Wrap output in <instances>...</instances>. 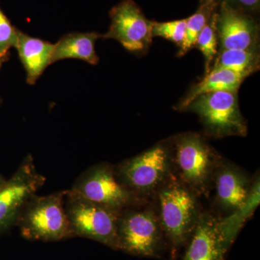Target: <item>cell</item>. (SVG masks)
Segmentation results:
<instances>
[{"label":"cell","mask_w":260,"mask_h":260,"mask_svg":"<svg viewBox=\"0 0 260 260\" xmlns=\"http://www.w3.org/2000/svg\"><path fill=\"white\" fill-rule=\"evenodd\" d=\"M259 50H220L211 69L223 68L248 77L259 69Z\"/></svg>","instance_id":"ac0fdd59"},{"label":"cell","mask_w":260,"mask_h":260,"mask_svg":"<svg viewBox=\"0 0 260 260\" xmlns=\"http://www.w3.org/2000/svg\"><path fill=\"white\" fill-rule=\"evenodd\" d=\"M7 181L5 180L4 178L2 177L1 175H0V189H2V188L3 187V186H5V184H6Z\"/></svg>","instance_id":"d4e9b609"},{"label":"cell","mask_w":260,"mask_h":260,"mask_svg":"<svg viewBox=\"0 0 260 260\" xmlns=\"http://www.w3.org/2000/svg\"><path fill=\"white\" fill-rule=\"evenodd\" d=\"M54 44L19 30L16 49L26 71L27 83L34 85L51 64Z\"/></svg>","instance_id":"5bb4252c"},{"label":"cell","mask_w":260,"mask_h":260,"mask_svg":"<svg viewBox=\"0 0 260 260\" xmlns=\"http://www.w3.org/2000/svg\"><path fill=\"white\" fill-rule=\"evenodd\" d=\"M119 250L140 257L162 259L169 254L153 202H144L122 210L117 225Z\"/></svg>","instance_id":"7a4b0ae2"},{"label":"cell","mask_w":260,"mask_h":260,"mask_svg":"<svg viewBox=\"0 0 260 260\" xmlns=\"http://www.w3.org/2000/svg\"><path fill=\"white\" fill-rule=\"evenodd\" d=\"M186 19L173 21L153 22V37H162L180 47L185 35Z\"/></svg>","instance_id":"44dd1931"},{"label":"cell","mask_w":260,"mask_h":260,"mask_svg":"<svg viewBox=\"0 0 260 260\" xmlns=\"http://www.w3.org/2000/svg\"><path fill=\"white\" fill-rule=\"evenodd\" d=\"M220 50H259V28L250 14L220 1L215 12Z\"/></svg>","instance_id":"7c38bea8"},{"label":"cell","mask_w":260,"mask_h":260,"mask_svg":"<svg viewBox=\"0 0 260 260\" xmlns=\"http://www.w3.org/2000/svg\"><path fill=\"white\" fill-rule=\"evenodd\" d=\"M64 207L75 237L86 238L119 250L117 225L120 212L66 191Z\"/></svg>","instance_id":"52a82bcc"},{"label":"cell","mask_w":260,"mask_h":260,"mask_svg":"<svg viewBox=\"0 0 260 260\" xmlns=\"http://www.w3.org/2000/svg\"><path fill=\"white\" fill-rule=\"evenodd\" d=\"M0 64H1V63H0Z\"/></svg>","instance_id":"484cf974"},{"label":"cell","mask_w":260,"mask_h":260,"mask_svg":"<svg viewBox=\"0 0 260 260\" xmlns=\"http://www.w3.org/2000/svg\"><path fill=\"white\" fill-rule=\"evenodd\" d=\"M229 249L220 217L211 210H203L181 260H225Z\"/></svg>","instance_id":"4fadbf2b"},{"label":"cell","mask_w":260,"mask_h":260,"mask_svg":"<svg viewBox=\"0 0 260 260\" xmlns=\"http://www.w3.org/2000/svg\"><path fill=\"white\" fill-rule=\"evenodd\" d=\"M259 174H256L249 198L239 208L229 216L220 218L222 231L228 246L231 248L242 230L246 220L254 213L259 205Z\"/></svg>","instance_id":"e0dca14e"},{"label":"cell","mask_w":260,"mask_h":260,"mask_svg":"<svg viewBox=\"0 0 260 260\" xmlns=\"http://www.w3.org/2000/svg\"><path fill=\"white\" fill-rule=\"evenodd\" d=\"M218 5H200L194 14L186 18L185 35L181 44L178 56L186 54L192 48L195 47L197 39L200 32L209 21L212 15Z\"/></svg>","instance_id":"d6986e66"},{"label":"cell","mask_w":260,"mask_h":260,"mask_svg":"<svg viewBox=\"0 0 260 260\" xmlns=\"http://www.w3.org/2000/svg\"><path fill=\"white\" fill-rule=\"evenodd\" d=\"M119 181L135 198L150 201L173 174L171 139L126 159L114 167Z\"/></svg>","instance_id":"3957f363"},{"label":"cell","mask_w":260,"mask_h":260,"mask_svg":"<svg viewBox=\"0 0 260 260\" xmlns=\"http://www.w3.org/2000/svg\"><path fill=\"white\" fill-rule=\"evenodd\" d=\"M18 32L0 8V63L8 57L12 47L16 48Z\"/></svg>","instance_id":"7402d4cb"},{"label":"cell","mask_w":260,"mask_h":260,"mask_svg":"<svg viewBox=\"0 0 260 260\" xmlns=\"http://www.w3.org/2000/svg\"><path fill=\"white\" fill-rule=\"evenodd\" d=\"M228 3L233 8L251 14L259 9L260 0H220Z\"/></svg>","instance_id":"603a6c76"},{"label":"cell","mask_w":260,"mask_h":260,"mask_svg":"<svg viewBox=\"0 0 260 260\" xmlns=\"http://www.w3.org/2000/svg\"><path fill=\"white\" fill-rule=\"evenodd\" d=\"M216 10L214 11L209 21L200 32L195 44V47L199 49L204 56L205 74H208L211 70L212 63L213 62L215 56L218 54L217 48H218V40L216 28H215Z\"/></svg>","instance_id":"ffe728a7"},{"label":"cell","mask_w":260,"mask_h":260,"mask_svg":"<svg viewBox=\"0 0 260 260\" xmlns=\"http://www.w3.org/2000/svg\"><path fill=\"white\" fill-rule=\"evenodd\" d=\"M68 191L118 212L144 203L135 198L121 184L116 177L114 166L108 162H101L89 168Z\"/></svg>","instance_id":"ba28073f"},{"label":"cell","mask_w":260,"mask_h":260,"mask_svg":"<svg viewBox=\"0 0 260 260\" xmlns=\"http://www.w3.org/2000/svg\"><path fill=\"white\" fill-rule=\"evenodd\" d=\"M45 180L29 155L0 189V232L16 225L24 205L44 185Z\"/></svg>","instance_id":"30bf717a"},{"label":"cell","mask_w":260,"mask_h":260,"mask_svg":"<svg viewBox=\"0 0 260 260\" xmlns=\"http://www.w3.org/2000/svg\"><path fill=\"white\" fill-rule=\"evenodd\" d=\"M66 191L46 196L34 195L17 220L22 236L31 241L56 242L75 237L64 207Z\"/></svg>","instance_id":"5b68a950"},{"label":"cell","mask_w":260,"mask_h":260,"mask_svg":"<svg viewBox=\"0 0 260 260\" xmlns=\"http://www.w3.org/2000/svg\"><path fill=\"white\" fill-rule=\"evenodd\" d=\"M199 116L205 134L213 138L246 137L248 127L241 112L238 93L218 91L203 94L184 109Z\"/></svg>","instance_id":"8992f818"},{"label":"cell","mask_w":260,"mask_h":260,"mask_svg":"<svg viewBox=\"0 0 260 260\" xmlns=\"http://www.w3.org/2000/svg\"><path fill=\"white\" fill-rule=\"evenodd\" d=\"M111 25L104 39H114L126 50L144 52L153 40V21H150L133 0H122L109 13Z\"/></svg>","instance_id":"9c48e42d"},{"label":"cell","mask_w":260,"mask_h":260,"mask_svg":"<svg viewBox=\"0 0 260 260\" xmlns=\"http://www.w3.org/2000/svg\"><path fill=\"white\" fill-rule=\"evenodd\" d=\"M171 140L173 174L200 197L208 196L223 157L198 133H182Z\"/></svg>","instance_id":"277c9868"},{"label":"cell","mask_w":260,"mask_h":260,"mask_svg":"<svg viewBox=\"0 0 260 260\" xmlns=\"http://www.w3.org/2000/svg\"><path fill=\"white\" fill-rule=\"evenodd\" d=\"M102 35L96 32H75L66 34L54 44L51 64L67 59H80L95 65L99 58L95 43Z\"/></svg>","instance_id":"9a60e30c"},{"label":"cell","mask_w":260,"mask_h":260,"mask_svg":"<svg viewBox=\"0 0 260 260\" xmlns=\"http://www.w3.org/2000/svg\"><path fill=\"white\" fill-rule=\"evenodd\" d=\"M247 77L223 68H212L204 78L191 87L189 93L178 104L177 110L184 109L195 99L203 94L218 91L238 93L241 85Z\"/></svg>","instance_id":"2e32d148"},{"label":"cell","mask_w":260,"mask_h":260,"mask_svg":"<svg viewBox=\"0 0 260 260\" xmlns=\"http://www.w3.org/2000/svg\"><path fill=\"white\" fill-rule=\"evenodd\" d=\"M254 179L223 157L214 172L210 186L209 192L213 191L212 211L224 218L239 209L249 198Z\"/></svg>","instance_id":"8fae6325"},{"label":"cell","mask_w":260,"mask_h":260,"mask_svg":"<svg viewBox=\"0 0 260 260\" xmlns=\"http://www.w3.org/2000/svg\"><path fill=\"white\" fill-rule=\"evenodd\" d=\"M200 5H218L220 0H200Z\"/></svg>","instance_id":"cb8c5ba5"},{"label":"cell","mask_w":260,"mask_h":260,"mask_svg":"<svg viewBox=\"0 0 260 260\" xmlns=\"http://www.w3.org/2000/svg\"><path fill=\"white\" fill-rule=\"evenodd\" d=\"M200 197L173 175L154 195L153 202L169 244L171 260H177L201 213Z\"/></svg>","instance_id":"6da1fadb"}]
</instances>
